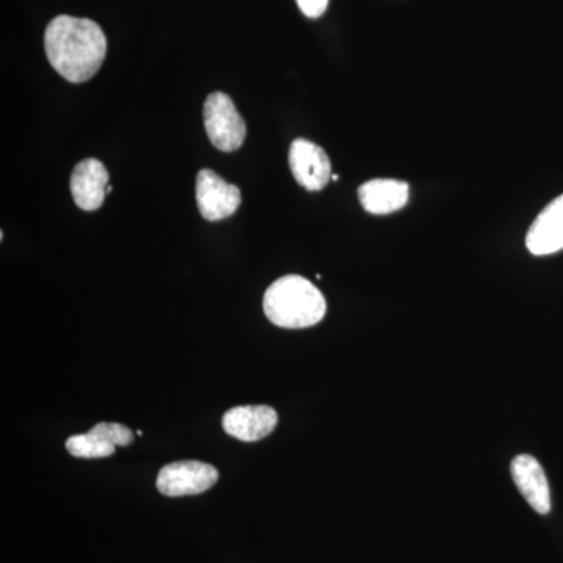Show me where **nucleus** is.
<instances>
[{
  "mask_svg": "<svg viewBox=\"0 0 563 563\" xmlns=\"http://www.w3.org/2000/svg\"><path fill=\"white\" fill-rule=\"evenodd\" d=\"M52 68L73 84L92 79L107 55V36L99 24L85 18L57 16L44 33Z\"/></svg>",
  "mask_w": 563,
  "mask_h": 563,
  "instance_id": "1",
  "label": "nucleus"
},
{
  "mask_svg": "<svg viewBox=\"0 0 563 563\" xmlns=\"http://www.w3.org/2000/svg\"><path fill=\"white\" fill-rule=\"evenodd\" d=\"M325 299L306 277H280L269 285L263 298V310L273 324L284 329L312 328L324 318Z\"/></svg>",
  "mask_w": 563,
  "mask_h": 563,
  "instance_id": "2",
  "label": "nucleus"
},
{
  "mask_svg": "<svg viewBox=\"0 0 563 563\" xmlns=\"http://www.w3.org/2000/svg\"><path fill=\"white\" fill-rule=\"evenodd\" d=\"M207 135L217 150L233 152L246 140V122L224 92H213L203 103Z\"/></svg>",
  "mask_w": 563,
  "mask_h": 563,
  "instance_id": "3",
  "label": "nucleus"
},
{
  "mask_svg": "<svg viewBox=\"0 0 563 563\" xmlns=\"http://www.w3.org/2000/svg\"><path fill=\"white\" fill-rule=\"evenodd\" d=\"M220 473L209 463L198 461L173 462L163 466L157 477V488L162 495L179 496L201 495L218 483Z\"/></svg>",
  "mask_w": 563,
  "mask_h": 563,
  "instance_id": "4",
  "label": "nucleus"
},
{
  "mask_svg": "<svg viewBox=\"0 0 563 563\" xmlns=\"http://www.w3.org/2000/svg\"><path fill=\"white\" fill-rule=\"evenodd\" d=\"M196 202L203 220L221 221L239 209L242 192L211 169H201L196 179Z\"/></svg>",
  "mask_w": 563,
  "mask_h": 563,
  "instance_id": "5",
  "label": "nucleus"
},
{
  "mask_svg": "<svg viewBox=\"0 0 563 563\" xmlns=\"http://www.w3.org/2000/svg\"><path fill=\"white\" fill-rule=\"evenodd\" d=\"M288 163L292 176L306 190L320 191L332 179V166L328 154L312 141H292Z\"/></svg>",
  "mask_w": 563,
  "mask_h": 563,
  "instance_id": "6",
  "label": "nucleus"
},
{
  "mask_svg": "<svg viewBox=\"0 0 563 563\" xmlns=\"http://www.w3.org/2000/svg\"><path fill=\"white\" fill-rule=\"evenodd\" d=\"M277 412L269 406H240L222 417L225 433L242 442H258L276 429Z\"/></svg>",
  "mask_w": 563,
  "mask_h": 563,
  "instance_id": "7",
  "label": "nucleus"
},
{
  "mask_svg": "<svg viewBox=\"0 0 563 563\" xmlns=\"http://www.w3.org/2000/svg\"><path fill=\"white\" fill-rule=\"evenodd\" d=\"M109 172L102 162L87 158L74 168L70 177V192L79 209L95 211L101 209L109 195Z\"/></svg>",
  "mask_w": 563,
  "mask_h": 563,
  "instance_id": "8",
  "label": "nucleus"
},
{
  "mask_svg": "<svg viewBox=\"0 0 563 563\" xmlns=\"http://www.w3.org/2000/svg\"><path fill=\"white\" fill-rule=\"evenodd\" d=\"M514 483L518 490L525 496L529 506L537 514L547 515L551 512V493L550 484H548L547 474H544L542 465L532 455L521 454L515 457L512 465Z\"/></svg>",
  "mask_w": 563,
  "mask_h": 563,
  "instance_id": "9",
  "label": "nucleus"
},
{
  "mask_svg": "<svg viewBox=\"0 0 563 563\" xmlns=\"http://www.w3.org/2000/svg\"><path fill=\"white\" fill-rule=\"evenodd\" d=\"M533 255H550L563 250V195L544 207L526 236Z\"/></svg>",
  "mask_w": 563,
  "mask_h": 563,
  "instance_id": "10",
  "label": "nucleus"
},
{
  "mask_svg": "<svg viewBox=\"0 0 563 563\" xmlns=\"http://www.w3.org/2000/svg\"><path fill=\"white\" fill-rule=\"evenodd\" d=\"M409 196V184L395 179H374L358 188L363 209L373 214H388L404 209Z\"/></svg>",
  "mask_w": 563,
  "mask_h": 563,
  "instance_id": "11",
  "label": "nucleus"
},
{
  "mask_svg": "<svg viewBox=\"0 0 563 563\" xmlns=\"http://www.w3.org/2000/svg\"><path fill=\"white\" fill-rule=\"evenodd\" d=\"M66 450H68V453L74 455V457L102 459L113 455L117 448L106 442L98 433L90 431L69 437V439L66 440Z\"/></svg>",
  "mask_w": 563,
  "mask_h": 563,
  "instance_id": "12",
  "label": "nucleus"
},
{
  "mask_svg": "<svg viewBox=\"0 0 563 563\" xmlns=\"http://www.w3.org/2000/svg\"><path fill=\"white\" fill-rule=\"evenodd\" d=\"M91 432L98 433L106 442L118 446H129L133 442V432L128 426L120 424V422H99Z\"/></svg>",
  "mask_w": 563,
  "mask_h": 563,
  "instance_id": "13",
  "label": "nucleus"
},
{
  "mask_svg": "<svg viewBox=\"0 0 563 563\" xmlns=\"http://www.w3.org/2000/svg\"><path fill=\"white\" fill-rule=\"evenodd\" d=\"M296 2H298L302 13L310 18V20H317V18L322 16L329 5V0H296Z\"/></svg>",
  "mask_w": 563,
  "mask_h": 563,
  "instance_id": "14",
  "label": "nucleus"
},
{
  "mask_svg": "<svg viewBox=\"0 0 563 563\" xmlns=\"http://www.w3.org/2000/svg\"><path fill=\"white\" fill-rule=\"evenodd\" d=\"M339 179H340V177H339V176H336V174H333V176H332V180H335V181H336V180H339Z\"/></svg>",
  "mask_w": 563,
  "mask_h": 563,
  "instance_id": "15",
  "label": "nucleus"
},
{
  "mask_svg": "<svg viewBox=\"0 0 563 563\" xmlns=\"http://www.w3.org/2000/svg\"><path fill=\"white\" fill-rule=\"evenodd\" d=\"M107 191H109V195H110V192L113 191V187H111V185H109V190H107Z\"/></svg>",
  "mask_w": 563,
  "mask_h": 563,
  "instance_id": "16",
  "label": "nucleus"
}]
</instances>
